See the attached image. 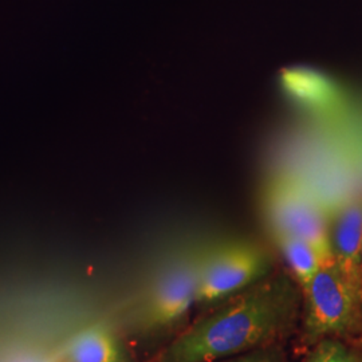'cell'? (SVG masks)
<instances>
[{"label": "cell", "instance_id": "6da1fadb", "mask_svg": "<svg viewBox=\"0 0 362 362\" xmlns=\"http://www.w3.org/2000/svg\"><path fill=\"white\" fill-rule=\"evenodd\" d=\"M298 290L285 275L264 276L182 332L157 362H216L264 349L297 318Z\"/></svg>", "mask_w": 362, "mask_h": 362}, {"label": "cell", "instance_id": "7a4b0ae2", "mask_svg": "<svg viewBox=\"0 0 362 362\" xmlns=\"http://www.w3.org/2000/svg\"><path fill=\"white\" fill-rule=\"evenodd\" d=\"M266 214L272 233H287L308 242L321 264L334 262L329 240V218L303 188L290 181L272 185L266 197Z\"/></svg>", "mask_w": 362, "mask_h": 362}, {"label": "cell", "instance_id": "3957f363", "mask_svg": "<svg viewBox=\"0 0 362 362\" xmlns=\"http://www.w3.org/2000/svg\"><path fill=\"white\" fill-rule=\"evenodd\" d=\"M270 262L258 247H221L199 262L196 302L208 303L230 297L267 276Z\"/></svg>", "mask_w": 362, "mask_h": 362}, {"label": "cell", "instance_id": "277c9868", "mask_svg": "<svg viewBox=\"0 0 362 362\" xmlns=\"http://www.w3.org/2000/svg\"><path fill=\"white\" fill-rule=\"evenodd\" d=\"M306 299V329L311 337L344 332L356 317L358 299L337 269L336 262L321 264Z\"/></svg>", "mask_w": 362, "mask_h": 362}, {"label": "cell", "instance_id": "5b68a950", "mask_svg": "<svg viewBox=\"0 0 362 362\" xmlns=\"http://www.w3.org/2000/svg\"><path fill=\"white\" fill-rule=\"evenodd\" d=\"M199 262L194 259L177 260L157 279L145 308L148 324H172L189 310L196 302Z\"/></svg>", "mask_w": 362, "mask_h": 362}, {"label": "cell", "instance_id": "8992f818", "mask_svg": "<svg viewBox=\"0 0 362 362\" xmlns=\"http://www.w3.org/2000/svg\"><path fill=\"white\" fill-rule=\"evenodd\" d=\"M329 240L337 269L362 303V200L344 204L329 218Z\"/></svg>", "mask_w": 362, "mask_h": 362}, {"label": "cell", "instance_id": "52a82bcc", "mask_svg": "<svg viewBox=\"0 0 362 362\" xmlns=\"http://www.w3.org/2000/svg\"><path fill=\"white\" fill-rule=\"evenodd\" d=\"M286 91L300 104L314 109H326L338 101L337 86L324 74L309 69H288L282 71Z\"/></svg>", "mask_w": 362, "mask_h": 362}, {"label": "cell", "instance_id": "ba28073f", "mask_svg": "<svg viewBox=\"0 0 362 362\" xmlns=\"http://www.w3.org/2000/svg\"><path fill=\"white\" fill-rule=\"evenodd\" d=\"M274 239L293 272L294 279L302 293H305L321 267V259L317 251L308 242L287 233H274Z\"/></svg>", "mask_w": 362, "mask_h": 362}, {"label": "cell", "instance_id": "9c48e42d", "mask_svg": "<svg viewBox=\"0 0 362 362\" xmlns=\"http://www.w3.org/2000/svg\"><path fill=\"white\" fill-rule=\"evenodd\" d=\"M71 362H118V350L104 327H91L78 337L70 350Z\"/></svg>", "mask_w": 362, "mask_h": 362}, {"label": "cell", "instance_id": "30bf717a", "mask_svg": "<svg viewBox=\"0 0 362 362\" xmlns=\"http://www.w3.org/2000/svg\"><path fill=\"white\" fill-rule=\"evenodd\" d=\"M308 362H357L354 356L342 344L325 339L313 350Z\"/></svg>", "mask_w": 362, "mask_h": 362}, {"label": "cell", "instance_id": "8fae6325", "mask_svg": "<svg viewBox=\"0 0 362 362\" xmlns=\"http://www.w3.org/2000/svg\"><path fill=\"white\" fill-rule=\"evenodd\" d=\"M221 362H285V360L278 350L264 348V349L252 350L251 353L243 354L238 358L231 357V358H227V361Z\"/></svg>", "mask_w": 362, "mask_h": 362}, {"label": "cell", "instance_id": "7c38bea8", "mask_svg": "<svg viewBox=\"0 0 362 362\" xmlns=\"http://www.w3.org/2000/svg\"><path fill=\"white\" fill-rule=\"evenodd\" d=\"M361 269H362V258H361Z\"/></svg>", "mask_w": 362, "mask_h": 362}]
</instances>
